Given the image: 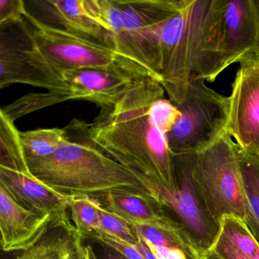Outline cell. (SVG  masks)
Wrapping results in <instances>:
<instances>
[{
	"instance_id": "ac0fdd59",
	"label": "cell",
	"mask_w": 259,
	"mask_h": 259,
	"mask_svg": "<svg viewBox=\"0 0 259 259\" xmlns=\"http://www.w3.org/2000/svg\"><path fill=\"white\" fill-rule=\"evenodd\" d=\"M137 237L155 246L177 247L183 249L189 259L203 258L202 252L183 225L174 227L128 223Z\"/></svg>"
},
{
	"instance_id": "2e32d148",
	"label": "cell",
	"mask_w": 259,
	"mask_h": 259,
	"mask_svg": "<svg viewBox=\"0 0 259 259\" xmlns=\"http://www.w3.org/2000/svg\"><path fill=\"white\" fill-rule=\"evenodd\" d=\"M82 239L71 221L52 222L42 235L15 259H83Z\"/></svg>"
},
{
	"instance_id": "8992f818",
	"label": "cell",
	"mask_w": 259,
	"mask_h": 259,
	"mask_svg": "<svg viewBox=\"0 0 259 259\" xmlns=\"http://www.w3.org/2000/svg\"><path fill=\"white\" fill-rule=\"evenodd\" d=\"M205 0H183L166 21L158 43V74L174 105L182 102L195 76Z\"/></svg>"
},
{
	"instance_id": "7c38bea8",
	"label": "cell",
	"mask_w": 259,
	"mask_h": 259,
	"mask_svg": "<svg viewBox=\"0 0 259 259\" xmlns=\"http://www.w3.org/2000/svg\"><path fill=\"white\" fill-rule=\"evenodd\" d=\"M23 3L24 16L42 25L119 47L113 35L100 24L87 0H23Z\"/></svg>"
},
{
	"instance_id": "4fadbf2b",
	"label": "cell",
	"mask_w": 259,
	"mask_h": 259,
	"mask_svg": "<svg viewBox=\"0 0 259 259\" xmlns=\"http://www.w3.org/2000/svg\"><path fill=\"white\" fill-rule=\"evenodd\" d=\"M0 183L29 212L50 217L55 222L69 221L70 198L47 187L31 176L0 166Z\"/></svg>"
},
{
	"instance_id": "836d02e7",
	"label": "cell",
	"mask_w": 259,
	"mask_h": 259,
	"mask_svg": "<svg viewBox=\"0 0 259 259\" xmlns=\"http://www.w3.org/2000/svg\"><path fill=\"white\" fill-rule=\"evenodd\" d=\"M3 234H2L1 231H0V251H3Z\"/></svg>"
},
{
	"instance_id": "603a6c76",
	"label": "cell",
	"mask_w": 259,
	"mask_h": 259,
	"mask_svg": "<svg viewBox=\"0 0 259 259\" xmlns=\"http://www.w3.org/2000/svg\"><path fill=\"white\" fill-rule=\"evenodd\" d=\"M77 100L73 94L59 91H48L39 94H31L24 96L11 104L3 108V112L15 123L17 119L33 111L63 103L68 100Z\"/></svg>"
},
{
	"instance_id": "4316f807",
	"label": "cell",
	"mask_w": 259,
	"mask_h": 259,
	"mask_svg": "<svg viewBox=\"0 0 259 259\" xmlns=\"http://www.w3.org/2000/svg\"><path fill=\"white\" fill-rule=\"evenodd\" d=\"M205 256L214 259H249L240 253L222 232Z\"/></svg>"
},
{
	"instance_id": "d6986e66",
	"label": "cell",
	"mask_w": 259,
	"mask_h": 259,
	"mask_svg": "<svg viewBox=\"0 0 259 259\" xmlns=\"http://www.w3.org/2000/svg\"><path fill=\"white\" fill-rule=\"evenodd\" d=\"M237 155L248 202L246 226L259 244V158L240 149Z\"/></svg>"
},
{
	"instance_id": "e575fe53",
	"label": "cell",
	"mask_w": 259,
	"mask_h": 259,
	"mask_svg": "<svg viewBox=\"0 0 259 259\" xmlns=\"http://www.w3.org/2000/svg\"><path fill=\"white\" fill-rule=\"evenodd\" d=\"M251 62H255V64H257V65H259V55L258 56H257L256 58H255V59H253V60L251 61Z\"/></svg>"
},
{
	"instance_id": "277c9868",
	"label": "cell",
	"mask_w": 259,
	"mask_h": 259,
	"mask_svg": "<svg viewBox=\"0 0 259 259\" xmlns=\"http://www.w3.org/2000/svg\"><path fill=\"white\" fill-rule=\"evenodd\" d=\"M24 17L31 27L42 57L60 82L61 76L65 71L96 68L134 80L155 79L161 83L159 76L155 71L118 46L50 28Z\"/></svg>"
},
{
	"instance_id": "52a82bcc",
	"label": "cell",
	"mask_w": 259,
	"mask_h": 259,
	"mask_svg": "<svg viewBox=\"0 0 259 259\" xmlns=\"http://www.w3.org/2000/svg\"><path fill=\"white\" fill-rule=\"evenodd\" d=\"M193 76L179 104L180 115L167 134L173 156L195 155L209 147L225 132L228 121V98Z\"/></svg>"
},
{
	"instance_id": "9c48e42d",
	"label": "cell",
	"mask_w": 259,
	"mask_h": 259,
	"mask_svg": "<svg viewBox=\"0 0 259 259\" xmlns=\"http://www.w3.org/2000/svg\"><path fill=\"white\" fill-rule=\"evenodd\" d=\"M115 3L123 24L118 44L158 76L160 32L166 21L181 7L183 0H115Z\"/></svg>"
},
{
	"instance_id": "d590c367",
	"label": "cell",
	"mask_w": 259,
	"mask_h": 259,
	"mask_svg": "<svg viewBox=\"0 0 259 259\" xmlns=\"http://www.w3.org/2000/svg\"><path fill=\"white\" fill-rule=\"evenodd\" d=\"M201 259H214V258H211V257L205 256V257H204V258H202Z\"/></svg>"
},
{
	"instance_id": "f546056e",
	"label": "cell",
	"mask_w": 259,
	"mask_h": 259,
	"mask_svg": "<svg viewBox=\"0 0 259 259\" xmlns=\"http://www.w3.org/2000/svg\"><path fill=\"white\" fill-rule=\"evenodd\" d=\"M137 239H138V241L136 243V247L137 249L141 252V254H143V256L145 257L146 259H157L155 258V255L152 253L150 249L148 247L147 244H146V242L143 240V239L140 238V237H137Z\"/></svg>"
},
{
	"instance_id": "6da1fadb",
	"label": "cell",
	"mask_w": 259,
	"mask_h": 259,
	"mask_svg": "<svg viewBox=\"0 0 259 259\" xmlns=\"http://www.w3.org/2000/svg\"><path fill=\"white\" fill-rule=\"evenodd\" d=\"M100 108V114L89 123L92 141L138 177L158 202L157 187L177 190L167 134L180 111L161 83L155 79L142 81L114 103Z\"/></svg>"
},
{
	"instance_id": "d4e9b609",
	"label": "cell",
	"mask_w": 259,
	"mask_h": 259,
	"mask_svg": "<svg viewBox=\"0 0 259 259\" xmlns=\"http://www.w3.org/2000/svg\"><path fill=\"white\" fill-rule=\"evenodd\" d=\"M99 214L100 230L97 233L112 236L124 240L130 244L136 245L138 239L133 232L128 223L122 217L107 208H103L101 205L99 206Z\"/></svg>"
},
{
	"instance_id": "5bb4252c",
	"label": "cell",
	"mask_w": 259,
	"mask_h": 259,
	"mask_svg": "<svg viewBox=\"0 0 259 259\" xmlns=\"http://www.w3.org/2000/svg\"><path fill=\"white\" fill-rule=\"evenodd\" d=\"M60 80L65 91L77 100L93 102L99 107L114 103L129 88L142 82L96 68L70 70L61 76Z\"/></svg>"
},
{
	"instance_id": "5b68a950",
	"label": "cell",
	"mask_w": 259,
	"mask_h": 259,
	"mask_svg": "<svg viewBox=\"0 0 259 259\" xmlns=\"http://www.w3.org/2000/svg\"><path fill=\"white\" fill-rule=\"evenodd\" d=\"M192 174L213 220L221 225L225 216L246 218L248 202L237 144L227 131L209 147L192 155Z\"/></svg>"
},
{
	"instance_id": "f1b7e54d",
	"label": "cell",
	"mask_w": 259,
	"mask_h": 259,
	"mask_svg": "<svg viewBox=\"0 0 259 259\" xmlns=\"http://www.w3.org/2000/svg\"><path fill=\"white\" fill-rule=\"evenodd\" d=\"M145 242L157 259H189L187 253L180 248L155 246L152 243Z\"/></svg>"
},
{
	"instance_id": "7a4b0ae2",
	"label": "cell",
	"mask_w": 259,
	"mask_h": 259,
	"mask_svg": "<svg viewBox=\"0 0 259 259\" xmlns=\"http://www.w3.org/2000/svg\"><path fill=\"white\" fill-rule=\"evenodd\" d=\"M64 129L65 141L52 155L27 161L32 177L68 197L102 198L124 192L156 200L138 177L92 141L89 123L74 119Z\"/></svg>"
},
{
	"instance_id": "cb8c5ba5",
	"label": "cell",
	"mask_w": 259,
	"mask_h": 259,
	"mask_svg": "<svg viewBox=\"0 0 259 259\" xmlns=\"http://www.w3.org/2000/svg\"><path fill=\"white\" fill-rule=\"evenodd\" d=\"M222 234H225L234 247L249 259H259V244L251 234L243 219L225 216L221 220Z\"/></svg>"
},
{
	"instance_id": "8d00e7d4",
	"label": "cell",
	"mask_w": 259,
	"mask_h": 259,
	"mask_svg": "<svg viewBox=\"0 0 259 259\" xmlns=\"http://www.w3.org/2000/svg\"><path fill=\"white\" fill-rule=\"evenodd\" d=\"M257 4H258V9H259V0H257Z\"/></svg>"
},
{
	"instance_id": "44dd1931",
	"label": "cell",
	"mask_w": 259,
	"mask_h": 259,
	"mask_svg": "<svg viewBox=\"0 0 259 259\" xmlns=\"http://www.w3.org/2000/svg\"><path fill=\"white\" fill-rule=\"evenodd\" d=\"M20 139L26 161L50 156L65 140V129H39L20 132Z\"/></svg>"
},
{
	"instance_id": "d6a6232c",
	"label": "cell",
	"mask_w": 259,
	"mask_h": 259,
	"mask_svg": "<svg viewBox=\"0 0 259 259\" xmlns=\"http://www.w3.org/2000/svg\"><path fill=\"white\" fill-rule=\"evenodd\" d=\"M105 259H125V258H123V257H122V258H121V256H118V255H108L107 257H106V258H105Z\"/></svg>"
},
{
	"instance_id": "3957f363",
	"label": "cell",
	"mask_w": 259,
	"mask_h": 259,
	"mask_svg": "<svg viewBox=\"0 0 259 259\" xmlns=\"http://www.w3.org/2000/svg\"><path fill=\"white\" fill-rule=\"evenodd\" d=\"M259 55L257 0H208L195 74L213 82L230 65Z\"/></svg>"
},
{
	"instance_id": "30bf717a",
	"label": "cell",
	"mask_w": 259,
	"mask_h": 259,
	"mask_svg": "<svg viewBox=\"0 0 259 259\" xmlns=\"http://www.w3.org/2000/svg\"><path fill=\"white\" fill-rule=\"evenodd\" d=\"M178 188L157 187L158 203L171 209L197 245L204 257L222 232L220 224L213 220L205 209L192 174V155L173 156Z\"/></svg>"
},
{
	"instance_id": "1f68e13d",
	"label": "cell",
	"mask_w": 259,
	"mask_h": 259,
	"mask_svg": "<svg viewBox=\"0 0 259 259\" xmlns=\"http://www.w3.org/2000/svg\"><path fill=\"white\" fill-rule=\"evenodd\" d=\"M251 155H255V156L258 157L259 158V141L257 144L256 147H255V150H254L253 153Z\"/></svg>"
},
{
	"instance_id": "9a60e30c",
	"label": "cell",
	"mask_w": 259,
	"mask_h": 259,
	"mask_svg": "<svg viewBox=\"0 0 259 259\" xmlns=\"http://www.w3.org/2000/svg\"><path fill=\"white\" fill-rule=\"evenodd\" d=\"M52 222L50 217L29 212L11 196L0 183V231L3 252H21L31 246Z\"/></svg>"
},
{
	"instance_id": "7402d4cb",
	"label": "cell",
	"mask_w": 259,
	"mask_h": 259,
	"mask_svg": "<svg viewBox=\"0 0 259 259\" xmlns=\"http://www.w3.org/2000/svg\"><path fill=\"white\" fill-rule=\"evenodd\" d=\"M100 202L88 196L70 198L68 211L77 234L83 238L100 230Z\"/></svg>"
},
{
	"instance_id": "4dcf8cb0",
	"label": "cell",
	"mask_w": 259,
	"mask_h": 259,
	"mask_svg": "<svg viewBox=\"0 0 259 259\" xmlns=\"http://www.w3.org/2000/svg\"><path fill=\"white\" fill-rule=\"evenodd\" d=\"M83 259H99L91 246L83 247Z\"/></svg>"
},
{
	"instance_id": "83f0119b",
	"label": "cell",
	"mask_w": 259,
	"mask_h": 259,
	"mask_svg": "<svg viewBox=\"0 0 259 259\" xmlns=\"http://www.w3.org/2000/svg\"><path fill=\"white\" fill-rule=\"evenodd\" d=\"M23 0H0V26L24 15Z\"/></svg>"
},
{
	"instance_id": "e0dca14e",
	"label": "cell",
	"mask_w": 259,
	"mask_h": 259,
	"mask_svg": "<svg viewBox=\"0 0 259 259\" xmlns=\"http://www.w3.org/2000/svg\"><path fill=\"white\" fill-rule=\"evenodd\" d=\"M106 208L127 223L174 227L179 224L167 217L153 198L132 193H111L101 198Z\"/></svg>"
},
{
	"instance_id": "ffe728a7",
	"label": "cell",
	"mask_w": 259,
	"mask_h": 259,
	"mask_svg": "<svg viewBox=\"0 0 259 259\" xmlns=\"http://www.w3.org/2000/svg\"><path fill=\"white\" fill-rule=\"evenodd\" d=\"M0 166L31 176L23 152L20 131L0 107Z\"/></svg>"
},
{
	"instance_id": "ba28073f",
	"label": "cell",
	"mask_w": 259,
	"mask_h": 259,
	"mask_svg": "<svg viewBox=\"0 0 259 259\" xmlns=\"http://www.w3.org/2000/svg\"><path fill=\"white\" fill-rule=\"evenodd\" d=\"M14 84L68 93L42 57L24 15L0 26V90Z\"/></svg>"
},
{
	"instance_id": "8fae6325",
	"label": "cell",
	"mask_w": 259,
	"mask_h": 259,
	"mask_svg": "<svg viewBox=\"0 0 259 259\" xmlns=\"http://www.w3.org/2000/svg\"><path fill=\"white\" fill-rule=\"evenodd\" d=\"M240 65L228 97L226 131L240 149L252 154L259 141V65Z\"/></svg>"
},
{
	"instance_id": "484cf974",
	"label": "cell",
	"mask_w": 259,
	"mask_h": 259,
	"mask_svg": "<svg viewBox=\"0 0 259 259\" xmlns=\"http://www.w3.org/2000/svg\"><path fill=\"white\" fill-rule=\"evenodd\" d=\"M93 237L99 243L113 249L125 259H146L137 249L135 245L130 244L124 240L101 233H95Z\"/></svg>"
}]
</instances>
